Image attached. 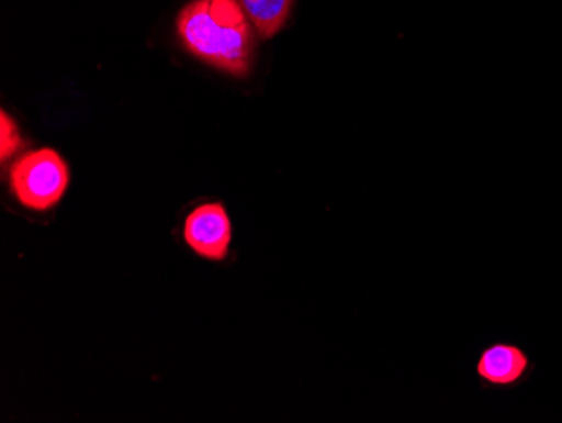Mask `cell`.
<instances>
[{
  "label": "cell",
  "mask_w": 562,
  "mask_h": 423,
  "mask_svg": "<svg viewBox=\"0 0 562 423\" xmlns=\"http://www.w3.org/2000/svg\"><path fill=\"white\" fill-rule=\"evenodd\" d=\"M182 43L195 58L246 77L251 68V26L238 0H194L177 19Z\"/></svg>",
  "instance_id": "1"
},
{
  "label": "cell",
  "mask_w": 562,
  "mask_h": 423,
  "mask_svg": "<svg viewBox=\"0 0 562 423\" xmlns=\"http://www.w3.org/2000/svg\"><path fill=\"white\" fill-rule=\"evenodd\" d=\"M11 188L22 207L46 211L61 201L69 185V169L53 148L22 156L11 167Z\"/></svg>",
  "instance_id": "2"
},
{
  "label": "cell",
  "mask_w": 562,
  "mask_h": 423,
  "mask_svg": "<svg viewBox=\"0 0 562 423\" xmlns=\"http://www.w3.org/2000/svg\"><path fill=\"white\" fill-rule=\"evenodd\" d=\"M232 238V221L221 204H202L186 218V243L202 258L224 260L229 252Z\"/></svg>",
  "instance_id": "3"
},
{
  "label": "cell",
  "mask_w": 562,
  "mask_h": 423,
  "mask_svg": "<svg viewBox=\"0 0 562 423\" xmlns=\"http://www.w3.org/2000/svg\"><path fill=\"white\" fill-rule=\"evenodd\" d=\"M529 368L526 353L513 344H492L476 361V377L492 387H510L522 380Z\"/></svg>",
  "instance_id": "4"
},
{
  "label": "cell",
  "mask_w": 562,
  "mask_h": 423,
  "mask_svg": "<svg viewBox=\"0 0 562 423\" xmlns=\"http://www.w3.org/2000/svg\"><path fill=\"white\" fill-rule=\"evenodd\" d=\"M293 0H238L246 18L263 40H270L289 19Z\"/></svg>",
  "instance_id": "5"
},
{
  "label": "cell",
  "mask_w": 562,
  "mask_h": 423,
  "mask_svg": "<svg viewBox=\"0 0 562 423\" xmlns=\"http://www.w3.org/2000/svg\"><path fill=\"white\" fill-rule=\"evenodd\" d=\"M0 134H2V144H0V154H2V160H8V157L14 156L18 153V148L21 147V135H19L18 127L12 119H9L8 113L2 112L0 115Z\"/></svg>",
  "instance_id": "6"
}]
</instances>
